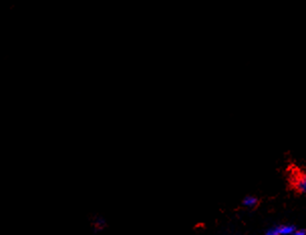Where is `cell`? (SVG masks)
Instances as JSON below:
<instances>
[{"label": "cell", "instance_id": "cell-4", "mask_svg": "<svg viewBox=\"0 0 306 235\" xmlns=\"http://www.w3.org/2000/svg\"><path fill=\"white\" fill-rule=\"evenodd\" d=\"M257 203H258V199L254 196H251V195L245 197L244 200H243V205L245 207H248V208L255 207L257 205Z\"/></svg>", "mask_w": 306, "mask_h": 235}, {"label": "cell", "instance_id": "cell-5", "mask_svg": "<svg viewBox=\"0 0 306 235\" xmlns=\"http://www.w3.org/2000/svg\"><path fill=\"white\" fill-rule=\"evenodd\" d=\"M293 235H306V230L304 229H295Z\"/></svg>", "mask_w": 306, "mask_h": 235}, {"label": "cell", "instance_id": "cell-3", "mask_svg": "<svg viewBox=\"0 0 306 235\" xmlns=\"http://www.w3.org/2000/svg\"><path fill=\"white\" fill-rule=\"evenodd\" d=\"M295 187L299 192L306 194V173L297 176L295 179Z\"/></svg>", "mask_w": 306, "mask_h": 235}, {"label": "cell", "instance_id": "cell-1", "mask_svg": "<svg viewBox=\"0 0 306 235\" xmlns=\"http://www.w3.org/2000/svg\"><path fill=\"white\" fill-rule=\"evenodd\" d=\"M295 227L292 225H278L268 229L264 235H293Z\"/></svg>", "mask_w": 306, "mask_h": 235}, {"label": "cell", "instance_id": "cell-2", "mask_svg": "<svg viewBox=\"0 0 306 235\" xmlns=\"http://www.w3.org/2000/svg\"><path fill=\"white\" fill-rule=\"evenodd\" d=\"M92 228L94 230L95 233H99L101 231H103L105 228H106V225H107V221L106 219L103 217V216H100V215H97L95 216L93 219H92Z\"/></svg>", "mask_w": 306, "mask_h": 235}]
</instances>
